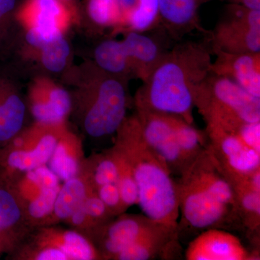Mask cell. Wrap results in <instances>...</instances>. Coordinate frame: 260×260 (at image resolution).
I'll use <instances>...</instances> for the list:
<instances>
[{
    "label": "cell",
    "mask_w": 260,
    "mask_h": 260,
    "mask_svg": "<svg viewBox=\"0 0 260 260\" xmlns=\"http://www.w3.org/2000/svg\"><path fill=\"white\" fill-rule=\"evenodd\" d=\"M212 56L206 38L176 43L138 89L136 109L174 114L193 124L195 93L211 73Z\"/></svg>",
    "instance_id": "6da1fadb"
},
{
    "label": "cell",
    "mask_w": 260,
    "mask_h": 260,
    "mask_svg": "<svg viewBox=\"0 0 260 260\" xmlns=\"http://www.w3.org/2000/svg\"><path fill=\"white\" fill-rule=\"evenodd\" d=\"M116 133V146L127 159L138 185L140 209L154 221L177 229V183L167 164L145 141L136 114L126 117Z\"/></svg>",
    "instance_id": "7a4b0ae2"
},
{
    "label": "cell",
    "mask_w": 260,
    "mask_h": 260,
    "mask_svg": "<svg viewBox=\"0 0 260 260\" xmlns=\"http://www.w3.org/2000/svg\"><path fill=\"white\" fill-rule=\"evenodd\" d=\"M126 83L127 80L104 71L95 63L85 67L77 99L87 134L102 138L114 134L120 127L127 108Z\"/></svg>",
    "instance_id": "3957f363"
},
{
    "label": "cell",
    "mask_w": 260,
    "mask_h": 260,
    "mask_svg": "<svg viewBox=\"0 0 260 260\" xmlns=\"http://www.w3.org/2000/svg\"><path fill=\"white\" fill-rule=\"evenodd\" d=\"M194 108L206 124L232 131L241 124L260 121V99L229 78L210 73L198 87Z\"/></svg>",
    "instance_id": "277c9868"
},
{
    "label": "cell",
    "mask_w": 260,
    "mask_h": 260,
    "mask_svg": "<svg viewBox=\"0 0 260 260\" xmlns=\"http://www.w3.org/2000/svg\"><path fill=\"white\" fill-rule=\"evenodd\" d=\"M177 188L179 212L194 229L220 226L236 213L219 201L194 160L181 174Z\"/></svg>",
    "instance_id": "5b68a950"
},
{
    "label": "cell",
    "mask_w": 260,
    "mask_h": 260,
    "mask_svg": "<svg viewBox=\"0 0 260 260\" xmlns=\"http://www.w3.org/2000/svg\"><path fill=\"white\" fill-rule=\"evenodd\" d=\"M15 19L25 30L28 54L64 35L78 15L61 0H25L16 9Z\"/></svg>",
    "instance_id": "8992f818"
},
{
    "label": "cell",
    "mask_w": 260,
    "mask_h": 260,
    "mask_svg": "<svg viewBox=\"0 0 260 260\" xmlns=\"http://www.w3.org/2000/svg\"><path fill=\"white\" fill-rule=\"evenodd\" d=\"M205 38L211 51L260 52V10L228 5L215 28Z\"/></svg>",
    "instance_id": "52a82bcc"
},
{
    "label": "cell",
    "mask_w": 260,
    "mask_h": 260,
    "mask_svg": "<svg viewBox=\"0 0 260 260\" xmlns=\"http://www.w3.org/2000/svg\"><path fill=\"white\" fill-rule=\"evenodd\" d=\"M208 149L230 182L242 180L260 169V153L244 144L232 132L206 124Z\"/></svg>",
    "instance_id": "ba28073f"
},
{
    "label": "cell",
    "mask_w": 260,
    "mask_h": 260,
    "mask_svg": "<svg viewBox=\"0 0 260 260\" xmlns=\"http://www.w3.org/2000/svg\"><path fill=\"white\" fill-rule=\"evenodd\" d=\"M145 141L165 161L172 174H181L189 167L176 138L174 114L136 109Z\"/></svg>",
    "instance_id": "9c48e42d"
},
{
    "label": "cell",
    "mask_w": 260,
    "mask_h": 260,
    "mask_svg": "<svg viewBox=\"0 0 260 260\" xmlns=\"http://www.w3.org/2000/svg\"><path fill=\"white\" fill-rule=\"evenodd\" d=\"M29 100L32 116L39 125H62L73 108L69 92L46 77L32 82Z\"/></svg>",
    "instance_id": "30bf717a"
},
{
    "label": "cell",
    "mask_w": 260,
    "mask_h": 260,
    "mask_svg": "<svg viewBox=\"0 0 260 260\" xmlns=\"http://www.w3.org/2000/svg\"><path fill=\"white\" fill-rule=\"evenodd\" d=\"M210 0H158L159 30L177 42L194 31L209 34L200 23V10Z\"/></svg>",
    "instance_id": "8fae6325"
},
{
    "label": "cell",
    "mask_w": 260,
    "mask_h": 260,
    "mask_svg": "<svg viewBox=\"0 0 260 260\" xmlns=\"http://www.w3.org/2000/svg\"><path fill=\"white\" fill-rule=\"evenodd\" d=\"M187 260L253 259L242 241L234 234L217 228L205 229L188 246Z\"/></svg>",
    "instance_id": "7c38bea8"
},
{
    "label": "cell",
    "mask_w": 260,
    "mask_h": 260,
    "mask_svg": "<svg viewBox=\"0 0 260 260\" xmlns=\"http://www.w3.org/2000/svg\"><path fill=\"white\" fill-rule=\"evenodd\" d=\"M212 53L215 56L212 73L229 78L260 99V52L233 54L214 50Z\"/></svg>",
    "instance_id": "4fadbf2b"
},
{
    "label": "cell",
    "mask_w": 260,
    "mask_h": 260,
    "mask_svg": "<svg viewBox=\"0 0 260 260\" xmlns=\"http://www.w3.org/2000/svg\"><path fill=\"white\" fill-rule=\"evenodd\" d=\"M164 227L169 226L157 223L145 215L121 217L106 229L103 249L106 255L114 259L126 246Z\"/></svg>",
    "instance_id": "5bb4252c"
},
{
    "label": "cell",
    "mask_w": 260,
    "mask_h": 260,
    "mask_svg": "<svg viewBox=\"0 0 260 260\" xmlns=\"http://www.w3.org/2000/svg\"><path fill=\"white\" fill-rule=\"evenodd\" d=\"M25 106L11 80L0 76V148L20 133L25 119Z\"/></svg>",
    "instance_id": "9a60e30c"
},
{
    "label": "cell",
    "mask_w": 260,
    "mask_h": 260,
    "mask_svg": "<svg viewBox=\"0 0 260 260\" xmlns=\"http://www.w3.org/2000/svg\"><path fill=\"white\" fill-rule=\"evenodd\" d=\"M57 143L55 133L49 132L44 133L35 147L30 150L3 147L0 148V165L10 170L22 172L34 170L47 164Z\"/></svg>",
    "instance_id": "2e32d148"
},
{
    "label": "cell",
    "mask_w": 260,
    "mask_h": 260,
    "mask_svg": "<svg viewBox=\"0 0 260 260\" xmlns=\"http://www.w3.org/2000/svg\"><path fill=\"white\" fill-rule=\"evenodd\" d=\"M177 229L164 227L140 238L114 257L119 260L153 259L165 255L177 244Z\"/></svg>",
    "instance_id": "e0dca14e"
},
{
    "label": "cell",
    "mask_w": 260,
    "mask_h": 260,
    "mask_svg": "<svg viewBox=\"0 0 260 260\" xmlns=\"http://www.w3.org/2000/svg\"><path fill=\"white\" fill-rule=\"evenodd\" d=\"M94 63L101 69L126 80L135 78L121 40L106 39L94 50Z\"/></svg>",
    "instance_id": "ac0fdd59"
},
{
    "label": "cell",
    "mask_w": 260,
    "mask_h": 260,
    "mask_svg": "<svg viewBox=\"0 0 260 260\" xmlns=\"http://www.w3.org/2000/svg\"><path fill=\"white\" fill-rule=\"evenodd\" d=\"M18 200L8 184L0 178V249L10 246L15 229L21 219Z\"/></svg>",
    "instance_id": "d6986e66"
},
{
    "label": "cell",
    "mask_w": 260,
    "mask_h": 260,
    "mask_svg": "<svg viewBox=\"0 0 260 260\" xmlns=\"http://www.w3.org/2000/svg\"><path fill=\"white\" fill-rule=\"evenodd\" d=\"M85 10L90 21L100 30L122 32L123 18L117 0H87Z\"/></svg>",
    "instance_id": "ffe728a7"
},
{
    "label": "cell",
    "mask_w": 260,
    "mask_h": 260,
    "mask_svg": "<svg viewBox=\"0 0 260 260\" xmlns=\"http://www.w3.org/2000/svg\"><path fill=\"white\" fill-rule=\"evenodd\" d=\"M86 198L85 183L78 178H73L65 181L60 187L53 212L61 220L68 219L83 205Z\"/></svg>",
    "instance_id": "44dd1931"
},
{
    "label": "cell",
    "mask_w": 260,
    "mask_h": 260,
    "mask_svg": "<svg viewBox=\"0 0 260 260\" xmlns=\"http://www.w3.org/2000/svg\"><path fill=\"white\" fill-rule=\"evenodd\" d=\"M71 56V47L64 35L43 45L32 57L47 71L59 73L65 70Z\"/></svg>",
    "instance_id": "7402d4cb"
},
{
    "label": "cell",
    "mask_w": 260,
    "mask_h": 260,
    "mask_svg": "<svg viewBox=\"0 0 260 260\" xmlns=\"http://www.w3.org/2000/svg\"><path fill=\"white\" fill-rule=\"evenodd\" d=\"M174 128L178 145L190 165L205 150L204 136L193 124L179 116H174Z\"/></svg>",
    "instance_id": "603a6c76"
},
{
    "label": "cell",
    "mask_w": 260,
    "mask_h": 260,
    "mask_svg": "<svg viewBox=\"0 0 260 260\" xmlns=\"http://www.w3.org/2000/svg\"><path fill=\"white\" fill-rule=\"evenodd\" d=\"M237 197V212H242L249 226L259 225L260 193L252 190L243 180L232 183Z\"/></svg>",
    "instance_id": "cb8c5ba5"
},
{
    "label": "cell",
    "mask_w": 260,
    "mask_h": 260,
    "mask_svg": "<svg viewBox=\"0 0 260 260\" xmlns=\"http://www.w3.org/2000/svg\"><path fill=\"white\" fill-rule=\"evenodd\" d=\"M113 153L115 155L119 167L117 184L120 191L121 201L126 208L138 205L139 191L129 162L124 154L117 147L114 148Z\"/></svg>",
    "instance_id": "d4e9b609"
},
{
    "label": "cell",
    "mask_w": 260,
    "mask_h": 260,
    "mask_svg": "<svg viewBox=\"0 0 260 260\" xmlns=\"http://www.w3.org/2000/svg\"><path fill=\"white\" fill-rule=\"evenodd\" d=\"M65 142L58 141L49 161V168L59 179L66 181L76 177L78 172L77 159L70 153Z\"/></svg>",
    "instance_id": "484cf974"
},
{
    "label": "cell",
    "mask_w": 260,
    "mask_h": 260,
    "mask_svg": "<svg viewBox=\"0 0 260 260\" xmlns=\"http://www.w3.org/2000/svg\"><path fill=\"white\" fill-rule=\"evenodd\" d=\"M56 247L64 251L70 259L90 260L95 259L97 253L90 242L75 232H66Z\"/></svg>",
    "instance_id": "4316f807"
},
{
    "label": "cell",
    "mask_w": 260,
    "mask_h": 260,
    "mask_svg": "<svg viewBox=\"0 0 260 260\" xmlns=\"http://www.w3.org/2000/svg\"><path fill=\"white\" fill-rule=\"evenodd\" d=\"M60 186L54 188L42 189L30 202L28 206V213L32 218L41 219L50 215L54 210L56 197L60 189Z\"/></svg>",
    "instance_id": "83f0119b"
},
{
    "label": "cell",
    "mask_w": 260,
    "mask_h": 260,
    "mask_svg": "<svg viewBox=\"0 0 260 260\" xmlns=\"http://www.w3.org/2000/svg\"><path fill=\"white\" fill-rule=\"evenodd\" d=\"M118 178L119 167L112 151L97 162L93 174V184L98 188L104 184L117 183Z\"/></svg>",
    "instance_id": "f1b7e54d"
},
{
    "label": "cell",
    "mask_w": 260,
    "mask_h": 260,
    "mask_svg": "<svg viewBox=\"0 0 260 260\" xmlns=\"http://www.w3.org/2000/svg\"><path fill=\"white\" fill-rule=\"evenodd\" d=\"M98 196L104 202L111 214H119L126 209L121 201L117 183L104 184L97 188Z\"/></svg>",
    "instance_id": "f546056e"
},
{
    "label": "cell",
    "mask_w": 260,
    "mask_h": 260,
    "mask_svg": "<svg viewBox=\"0 0 260 260\" xmlns=\"http://www.w3.org/2000/svg\"><path fill=\"white\" fill-rule=\"evenodd\" d=\"M231 132L237 135L244 144L260 153V121L243 123Z\"/></svg>",
    "instance_id": "4dcf8cb0"
},
{
    "label": "cell",
    "mask_w": 260,
    "mask_h": 260,
    "mask_svg": "<svg viewBox=\"0 0 260 260\" xmlns=\"http://www.w3.org/2000/svg\"><path fill=\"white\" fill-rule=\"evenodd\" d=\"M27 172V179L40 189L59 186V177L45 165Z\"/></svg>",
    "instance_id": "1f68e13d"
},
{
    "label": "cell",
    "mask_w": 260,
    "mask_h": 260,
    "mask_svg": "<svg viewBox=\"0 0 260 260\" xmlns=\"http://www.w3.org/2000/svg\"><path fill=\"white\" fill-rule=\"evenodd\" d=\"M17 0H0V49L9 34L12 22L15 19Z\"/></svg>",
    "instance_id": "d6a6232c"
},
{
    "label": "cell",
    "mask_w": 260,
    "mask_h": 260,
    "mask_svg": "<svg viewBox=\"0 0 260 260\" xmlns=\"http://www.w3.org/2000/svg\"><path fill=\"white\" fill-rule=\"evenodd\" d=\"M83 207L88 218L93 220H102L107 218L108 214H111L98 194L92 195L89 198L87 196Z\"/></svg>",
    "instance_id": "836d02e7"
},
{
    "label": "cell",
    "mask_w": 260,
    "mask_h": 260,
    "mask_svg": "<svg viewBox=\"0 0 260 260\" xmlns=\"http://www.w3.org/2000/svg\"><path fill=\"white\" fill-rule=\"evenodd\" d=\"M37 260H68V255L56 246L44 248L35 256Z\"/></svg>",
    "instance_id": "e575fe53"
},
{
    "label": "cell",
    "mask_w": 260,
    "mask_h": 260,
    "mask_svg": "<svg viewBox=\"0 0 260 260\" xmlns=\"http://www.w3.org/2000/svg\"><path fill=\"white\" fill-rule=\"evenodd\" d=\"M88 218V215H87L83 205L68 219L70 220L73 225H75V226H80V225H83L84 223H86Z\"/></svg>",
    "instance_id": "d590c367"
},
{
    "label": "cell",
    "mask_w": 260,
    "mask_h": 260,
    "mask_svg": "<svg viewBox=\"0 0 260 260\" xmlns=\"http://www.w3.org/2000/svg\"><path fill=\"white\" fill-rule=\"evenodd\" d=\"M228 4L241 5L249 9L260 10V0H222Z\"/></svg>",
    "instance_id": "8d00e7d4"
},
{
    "label": "cell",
    "mask_w": 260,
    "mask_h": 260,
    "mask_svg": "<svg viewBox=\"0 0 260 260\" xmlns=\"http://www.w3.org/2000/svg\"><path fill=\"white\" fill-rule=\"evenodd\" d=\"M61 2L68 5V7L73 10L76 15L78 13V0H61Z\"/></svg>",
    "instance_id": "74e56055"
},
{
    "label": "cell",
    "mask_w": 260,
    "mask_h": 260,
    "mask_svg": "<svg viewBox=\"0 0 260 260\" xmlns=\"http://www.w3.org/2000/svg\"><path fill=\"white\" fill-rule=\"evenodd\" d=\"M0 251H1V249H0Z\"/></svg>",
    "instance_id": "f35d334b"
}]
</instances>
